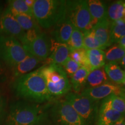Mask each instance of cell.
I'll list each match as a JSON object with an SVG mask.
<instances>
[{"label": "cell", "instance_id": "15", "mask_svg": "<svg viewBox=\"0 0 125 125\" xmlns=\"http://www.w3.org/2000/svg\"><path fill=\"white\" fill-rule=\"evenodd\" d=\"M123 117L124 115L101 104L98 110L96 125H113Z\"/></svg>", "mask_w": 125, "mask_h": 125}, {"label": "cell", "instance_id": "1", "mask_svg": "<svg viewBox=\"0 0 125 125\" xmlns=\"http://www.w3.org/2000/svg\"><path fill=\"white\" fill-rule=\"evenodd\" d=\"M13 89L16 96L31 102L42 103L52 100L41 67L15 79Z\"/></svg>", "mask_w": 125, "mask_h": 125}, {"label": "cell", "instance_id": "9", "mask_svg": "<svg viewBox=\"0 0 125 125\" xmlns=\"http://www.w3.org/2000/svg\"><path fill=\"white\" fill-rule=\"evenodd\" d=\"M23 46L29 54L41 62L47 60L51 52V40L44 32H41L34 40Z\"/></svg>", "mask_w": 125, "mask_h": 125}, {"label": "cell", "instance_id": "11", "mask_svg": "<svg viewBox=\"0 0 125 125\" xmlns=\"http://www.w3.org/2000/svg\"><path fill=\"white\" fill-rule=\"evenodd\" d=\"M121 88V86L108 82L97 87L85 88L81 94L98 103L111 95L119 96Z\"/></svg>", "mask_w": 125, "mask_h": 125}, {"label": "cell", "instance_id": "36", "mask_svg": "<svg viewBox=\"0 0 125 125\" xmlns=\"http://www.w3.org/2000/svg\"><path fill=\"white\" fill-rule=\"evenodd\" d=\"M120 62V64L121 65V66H122L123 68H125V55L123 56V57L122 59Z\"/></svg>", "mask_w": 125, "mask_h": 125}, {"label": "cell", "instance_id": "7", "mask_svg": "<svg viewBox=\"0 0 125 125\" xmlns=\"http://www.w3.org/2000/svg\"><path fill=\"white\" fill-rule=\"evenodd\" d=\"M65 99L71 104L87 125L96 123L98 114V103L81 94L71 92L65 95Z\"/></svg>", "mask_w": 125, "mask_h": 125}, {"label": "cell", "instance_id": "4", "mask_svg": "<svg viewBox=\"0 0 125 125\" xmlns=\"http://www.w3.org/2000/svg\"><path fill=\"white\" fill-rule=\"evenodd\" d=\"M41 72L52 99L69 93L71 85L68 75L62 65L54 64L43 65L41 67Z\"/></svg>", "mask_w": 125, "mask_h": 125}, {"label": "cell", "instance_id": "33", "mask_svg": "<svg viewBox=\"0 0 125 125\" xmlns=\"http://www.w3.org/2000/svg\"><path fill=\"white\" fill-rule=\"evenodd\" d=\"M24 1L28 7L32 8L34 5V2H35V0H24Z\"/></svg>", "mask_w": 125, "mask_h": 125}, {"label": "cell", "instance_id": "18", "mask_svg": "<svg viewBox=\"0 0 125 125\" xmlns=\"http://www.w3.org/2000/svg\"><path fill=\"white\" fill-rule=\"evenodd\" d=\"M109 78L106 74L104 67L92 70L87 76L86 88L95 87L108 82Z\"/></svg>", "mask_w": 125, "mask_h": 125}, {"label": "cell", "instance_id": "14", "mask_svg": "<svg viewBox=\"0 0 125 125\" xmlns=\"http://www.w3.org/2000/svg\"><path fill=\"white\" fill-rule=\"evenodd\" d=\"M53 27L52 32V35L53 37V40L57 42L67 44L69 41L74 29V26L70 20L65 18Z\"/></svg>", "mask_w": 125, "mask_h": 125}, {"label": "cell", "instance_id": "16", "mask_svg": "<svg viewBox=\"0 0 125 125\" xmlns=\"http://www.w3.org/2000/svg\"><path fill=\"white\" fill-rule=\"evenodd\" d=\"M42 62L35 58L33 56L29 54L23 62L12 67V75L14 78H17L31 73Z\"/></svg>", "mask_w": 125, "mask_h": 125}, {"label": "cell", "instance_id": "29", "mask_svg": "<svg viewBox=\"0 0 125 125\" xmlns=\"http://www.w3.org/2000/svg\"><path fill=\"white\" fill-rule=\"evenodd\" d=\"M83 47L86 51L87 50L100 49L103 50L100 43L95 37L94 32L92 29L83 32Z\"/></svg>", "mask_w": 125, "mask_h": 125}, {"label": "cell", "instance_id": "26", "mask_svg": "<svg viewBox=\"0 0 125 125\" xmlns=\"http://www.w3.org/2000/svg\"><path fill=\"white\" fill-rule=\"evenodd\" d=\"M8 7L11 10L12 12L33 16L32 8L28 7L25 3L24 0H10L8 1Z\"/></svg>", "mask_w": 125, "mask_h": 125}, {"label": "cell", "instance_id": "2", "mask_svg": "<svg viewBox=\"0 0 125 125\" xmlns=\"http://www.w3.org/2000/svg\"><path fill=\"white\" fill-rule=\"evenodd\" d=\"M66 2L65 0H35L32 13L39 26L49 29L64 19Z\"/></svg>", "mask_w": 125, "mask_h": 125}, {"label": "cell", "instance_id": "3", "mask_svg": "<svg viewBox=\"0 0 125 125\" xmlns=\"http://www.w3.org/2000/svg\"><path fill=\"white\" fill-rule=\"evenodd\" d=\"M44 107L25 101H17L10 105L4 125H37L45 119Z\"/></svg>", "mask_w": 125, "mask_h": 125}, {"label": "cell", "instance_id": "37", "mask_svg": "<svg viewBox=\"0 0 125 125\" xmlns=\"http://www.w3.org/2000/svg\"><path fill=\"white\" fill-rule=\"evenodd\" d=\"M121 85H122V86H121L122 87H124V88H125V81L122 83L121 84Z\"/></svg>", "mask_w": 125, "mask_h": 125}, {"label": "cell", "instance_id": "35", "mask_svg": "<svg viewBox=\"0 0 125 125\" xmlns=\"http://www.w3.org/2000/svg\"><path fill=\"white\" fill-rule=\"evenodd\" d=\"M118 43V45H119L120 46L122 47L123 48L125 49V37H123V38H122Z\"/></svg>", "mask_w": 125, "mask_h": 125}, {"label": "cell", "instance_id": "21", "mask_svg": "<svg viewBox=\"0 0 125 125\" xmlns=\"http://www.w3.org/2000/svg\"><path fill=\"white\" fill-rule=\"evenodd\" d=\"M107 18L111 22L125 20V1H116L108 7Z\"/></svg>", "mask_w": 125, "mask_h": 125}, {"label": "cell", "instance_id": "28", "mask_svg": "<svg viewBox=\"0 0 125 125\" xmlns=\"http://www.w3.org/2000/svg\"><path fill=\"white\" fill-rule=\"evenodd\" d=\"M125 55V49L119 45H114L105 52V60L108 62L118 63Z\"/></svg>", "mask_w": 125, "mask_h": 125}, {"label": "cell", "instance_id": "30", "mask_svg": "<svg viewBox=\"0 0 125 125\" xmlns=\"http://www.w3.org/2000/svg\"><path fill=\"white\" fill-rule=\"evenodd\" d=\"M69 57L76 62L79 64L81 66L87 67L89 68L87 59L86 51L85 49L70 51Z\"/></svg>", "mask_w": 125, "mask_h": 125}, {"label": "cell", "instance_id": "38", "mask_svg": "<svg viewBox=\"0 0 125 125\" xmlns=\"http://www.w3.org/2000/svg\"><path fill=\"white\" fill-rule=\"evenodd\" d=\"M1 65H0V79H1Z\"/></svg>", "mask_w": 125, "mask_h": 125}, {"label": "cell", "instance_id": "40", "mask_svg": "<svg viewBox=\"0 0 125 125\" xmlns=\"http://www.w3.org/2000/svg\"><path fill=\"white\" fill-rule=\"evenodd\" d=\"M40 125V124H39V125Z\"/></svg>", "mask_w": 125, "mask_h": 125}, {"label": "cell", "instance_id": "27", "mask_svg": "<svg viewBox=\"0 0 125 125\" xmlns=\"http://www.w3.org/2000/svg\"><path fill=\"white\" fill-rule=\"evenodd\" d=\"M83 40V32L77 28L74 27L69 41L67 43L69 47L70 51L84 49Z\"/></svg>", "mask_w": 125, "mask_h": 125}, {"label": "cell", "instance_id": "24", "mask_svg": "<svg viewBox=\"0 0 125 125\" xmlns=\"http://www.w3.org/2000/svg\"><path fill=\"white\" fill-rule=\"evenodd\" d=\"M125 36V20H119L111 23V43H118Z\"/></svg>", "mask_w": 125, "mask_h": 125}, {"label": "cell", "instance_id": "19", "mask_svg": "<svg viewBox=\"0 0 125 125\" xmlns=\"http://www.w3.org/2000/svg\"><path fill=\"white\" fill-rule=\"evenodd\" d=\"M86 56L90 71L104 67L105 64V52L102 49L87 50Z\"/></svg>", "mask_w": 125, "mask_h": 125}, {"label": "cell", "instance_id": "39", "mask_svg": "<svg viewBox=\"0 0 125 125\" xmlns=\"http://www.w3.org/2000/svg\"><path fill=\"white\" fill-rule=\"evenodd\" d=\"M124 73H125V71H124Z\"/></svg>", "mask_w": 125, "mask_h": 125}, {"label": "cell", "instance_id": "12", "mask_svg": "<svg viewBox=\"0 0 125 125\" xmlns=\"http://www.w3.org/2000/svg\"><path fill=\"white\" fill-rule=\"evenodd\" d=\"M70 50L66 43H59L53 39L51 40V52L47 59L48 63L62 65L69 57Z\"/></svg>", "mask_w": 125, "mask_h": 125}, {"label": "cell", "instance_id": "20", "mask_svg": "<svg viewBox=\"0 0 125 125\" xmlns=\"http://www.w3.org/2000/svg\"><path fill=\"white\" fill-rule=\"evenodd\" d=\"M90 69L89 67L81 66L71 78V85L75 93L79 94L85 86L86 82L90 73Z\"/></svg>", "mask_w": 125, "mask_h": 125}, {"label": "cell", "instance_id": "22", "mask_svg": "<svg viewBox=\"0 0 125 125\" xmlns=\"http://www.w3.org/2000/svg\"><path fill=\"white\" fill-rule=\"evenodd\" d=\"M104 70L108 77L112 82L121 85L125 81L124 71L115 62H108L104 66Z\"/></svg>", "mask_w": 125, "mask_h": 125}, {"label": "cell", "instance_id": "34", "mask_svg": "<svg viewBox=\"0 0 125 125\" xmlns=\"http://www.w3.org/2000/svg\"><path fill=\"white\" fill-rule=\"evenodd\" d=\"M113 125H125V118H121V119H119L118 121L116 122H115Z\"/></svg>", "mask_w": 125, "mask_h": 125}, {"label": "cell", "instance_id": "13", "mask_svg": "<svg viewBox=\"0 0 125 125\" xmlns=\"http://www.w3.org/2000/svg\"><path fill=\"white\" fill-rule=\"evenodd\" d=\"M111 23L108 19H106L97 23L91 29L103 49L111 45L110 41Z\"/></svg>", "mask_w": 125, "mask_h": 125}, {"label": "cell", "instance_id": "6", "mask_svg": "<svg viewBox=\"0 0 125 125\" xmlns=\"http://www.w3.org/2000/svg\"><path fill=\"white\" fill-rule=\"evenodd\" d=\"M29 54L18 39L0 35V59L9 67L23 62Z\"/></svg>", "mask_w": 125, "mask_h": 125}, {"label": "cell", "instance_id": "23", "mask_svg": "<svg viewBox=\"0 0 125 125\" xmlns=\"http://www.w3.org/2000/svg\"><path fill=\"white\" fill-rule=\"evenodd\" d=\"M12 12L20 27L24 32L32 30H40L39 25L33 16Z\"/></svg>", "mask_w": 125, "mask_h": 125}, {"label": "cell", "instance_id": "10", "mask_svg": "<svg viewBox=\"0 0 125 125\" xmlns=\"http://www.w3.org/2000/svg\"><path fill=\"white\" fill-rule=\"evenodd\" d=\"M25 32L21 29L8 7L0 15V34L20 41Z\"/></svg>", "mask_w": 125, "mask_h": 125}, {"label": "cell", "instance_id": "25", "mask_svg": "<svg viewBox=\"0 0 125 125\" xmlns=\"http://www.w3.org/2000/svg\"><path fill=\"white\" fill-rule=\"evenodd\" d=\"M101 104L125 116V98L116 95H111L103 100Z\"/></svg>", "mask_w": 125, "mask_h": 125}, {"label": "cell", "instance_id": "17", "mask_svg": "<svg viewBox=\"0 0 125 125\" xmlns=\"http://www.w3.org/2000/svg\"><path fill=\"white\" fill-rule=\"evenodd\" d=\"M86 1L93 20V26L97 23L108 19V7L105 2L100 0H89Z\"/></svg>", "mask_w": 125, "mask_h": 125}, {"label": "cell", "instance_id": "8", "mask_svg": "<svg viewBox=\"0 0 125 125\" xmlns=\"http://www.w3.org/2000/svg\"><path fill=\"white\" fill-rule=\"evenodd\" d=\"M51 116L56 125H87L65 100L54 104L51 109Z\"/></svg>", "mask_w": 125, "mask_h": 125}, {"label": "cell", "instance_id": "31", "mask_svg": "<svg viewBox=\"0 0 125 125\" xmlns=\"http://www.w3.org/2000/svg\"><path fill=\"white\" fill-rule=\"evenodd\" d=\"M62 68L65 70L67 75L71 78L79 68L81 67L79 64L76 62L69 57L67 60L62 65Z\"/></svg>", "mask_w": 125, "mask_h": 125}, {"label": "cell", "instance_id": "5", "mask_svg": "<svg viewBox=\"0 0 125 125\" xmlns=\"http://www.w3.org/2000/svg\"><path fill=\"white\" fill-rule=\"evenodd\" d=\"M65 18L70 20L74 27L83 32L90 30L93 26L86 1H67Z\"/></svg>", "mask_w": 125, "mask_h": 125}, {"label": "cell", "instance_id": "32", "mask_svg": "<svg viewBox=\"0 0 125 125\" xmlns=\"http://www.w3.org/2000/svg\"><path fill=\"white\" fill-rule=\"evenodd\" d=\"M5 100L0 94V122L3 119L5 114Z\"/></svg>", "mask_w": 125, "mask_h": 125}]
</instances>
